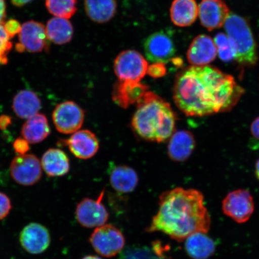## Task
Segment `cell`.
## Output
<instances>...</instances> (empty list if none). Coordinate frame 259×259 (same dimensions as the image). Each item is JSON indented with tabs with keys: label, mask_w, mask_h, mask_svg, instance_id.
<instances>
[{
	"label": "cell",
	"mask_w": 259,
	"mask_h": 259,
	"mask_svg": "<svg viewBox=\"0 0 259 259\" xmlns=\"http://www.w3.org/2000/svg\"><path fill=\"white\" fill-rule=\"evenodd\" d=\"M84 8L91 20L104 24L115 16L117 3L116 0H84Z\"/></svg>",
	"instance_id": "24"
},
{
	"label": "cell",
	"mask_w": 259,
	"mask_h": 259,
	"mask_svg": "<svg viewBox=\"0 0 259 259\" xmlns=\"http://www.w3.org/2000/svg\"><path fill=\"white\" fill-rule=\"evenodd\" d=\"M185 249L188 255L193 259H207L215 250V244L205 233L197 232L185 239Z\"/></svg>",
	"instance_id": "21"
},
{
	"label": "cell",
	"mask_w": 259,
	"mask_h": 259,
	"mask_svg": "<svg viewBox=\"0 0 259 259\" xmlns=\"http://www.w3.org/2000/svg\"><path fill=\"white\" fill-rule=\"evenodd\" d=\"M32 1H33V0H11L13 5L18 8L23 7V6L27 5Z\"/></svg>",
	"instance_id": "37"
},
{
	"label": "cell",
	"mask_w": 259,
	"mask_h": 259,
	"mask_svg": "<svg viewBox=\"0 0 259 259\" xmlns=\"http://www.w3.org/2000/svg\"><path fill=\"white\" fill-rule=\"evenodd\" d=\"M85 117L83 110L72 101L60 103L55 108L53 119L57 131L63 134H72L82 127Z\"/></svg>",
	"instance_id": "9"
},
{
	"label": "cell",
	"mask_w": 259,
	"mask_h": 259,
	"mask_svg": "<svg viewBox=\"0 0 259 259\" xmlns=\"http://www.w3.org/2000/svg\"><path fill=\"white\" fill-rule=\"evenodd\" d=\"M45 27L48 40L55 44H66L72 39L73 27L68 19L54 17L48 21Z\"/></svg>",
	"instance_id": "26"
},
{
	"label": "cell",
	"mask_w": 259,
	"mask_h": 259,
	"mask_svg": "<svg viewBox=\"0 0 259 259\" xmlns=\"http://www.w3.org/2000/svg\"><path fill=\"white\" fill-rule=\"evenodd\" d=\"M148 87L141 82H122L119 81L113 89L112 99L116 105L127 108L140 101L148 92Z\"/></svg>",
	"instance_id": "18"
},
{
	"label": "cell",
	"mask_w": 259,
	"mask_h": 259,
	"mask_svg": "<svg viewBox=\"0 0 259 259\" xmlns=\"http://www.w3.org/2000/svg\"><path fill=\"white\" fill-rule=\"evenodd\" d=\"M12 209V203L9 197L5 193L0 192V220L7 217Z\"/></svg>",
	"instance_id": "32"
},
{
	"label": "cell",
	"mask_w": 259,
	"mask_h": 259,
	"mask_svg": "<svg viewBox=\"0 0 259 259\" xmlns=\"http://www.w3.org/2000/svg\"><path fill=\"white\" fill-rule=\"evenodd\" d=\"M166 68L165 64L162 63H153L148 66L147 73L154 78H159L166 73Z\"/></svg>",
	"instance_id": "30"
},
{
	"label": "cell",
	"mask_w": 259,
	"mask_h": 259,
	"mask_svg": "<svg viewBox=\"0 0 259 259\" xmlns=\"http://www.w3.org/2000/svg\"><path fill=\"white\" fill-rule=\"evenodd\" d=\"M10 169L13 179L22 186L34 185L41 177V165L34 155H18L12 160Z\"/></svg>",
	"instance_id": "10"
},
{
	"label": "cell",
	"mask_w": 259,
	"mask_h": 259,
	"mask_svg": "<svg viewBox=\"0 0 259 259\" xmlns=\"http://www.w3.org/2000/svg\"><path fill=\"white\" fill-rule=\"evenodd\" d=\"M109 180L113 189L122 194L134 192L139 182L137 171L127 166L113 167L110 171Z\"/></svg>",
	"instance_id": "19"
},
{
	"label": "cell",
	"mask_w": 259,
	"mask_h": 259,
	"mask_svg": "<svg viewBox=\"0 0 259 259\" xmlns=\"http://www.w3.org/2000/svg\"><path fill=\"white\" fill-rule=\"evenodd\" d=\"M223 212L238 223L247 222L254 210L253 199L246 190H237L229 193L223 200Z\"/></svg>",
	"instance_id": "8"
},
{
	"label": "cell",
	"mask_w": 259,
	"mask_h": 259,
	"mask_svg": "<svg viewBox=\"0 0 259 259\" xmlns=\"http://www.w3.org/2000/svg\"><path fill=\"white\" fill-rule=\"evenodd\" d=\"M4 27L9 37L12 39L16 35L19 34L21 30L22 25L16 19H12L5 21Z\"/></svg>",
	"instance_id": "31"
},
{
	"label": "cell",
	"mask_w": 259,
	"mask_h": 259,
	"mask_svg": "<svg viewBox=\"0 0 259 259\" xmlns=\"http://www.w3.org/2000/svg\"><path fill=\"white\" fill-rule=\"evenodd\" d=\"M229 15L228 6L221 0H202L198 7L200 23L210 31L225 25Z\"/></svg>",
	"instance_id": "14"
},
{
	"label": "cell",
	"mask_w": 259,
	"mask_h": 259,
	"mask_svg": "<svg viewBox=\"0 0 259 259\" xmlns=\"http://www.w3.org/2000/svg\"><path fill=\"white\" fill-rule=\"evenodd\" d=\"M12 119L8 115H2L0 116V129L5 130L11 124Z\"/></svg>",
	"instance_id": "35"
},
{
	"label": "cell",
	"mask_w": 259,
	"mask_h": 259,
	"mask_svg": "<svg viewBox=\"0 0 259 259\" xmlns=\"http://www.w3.org/2000/svg\"><path fill=\"white\" fill-rule=\"evenodd\" d=\"M104 192L99 198H85L77 204L76 218L81 226L87 228H98L104 225L109 218V213L102 203Z\"/></svg>",
	"instance_id": "12"
},
{
	"label": "cell",
	"mask_w": 259,
	"mask_h": 259,
	"mask_svg": "<svg viewBox=\"0 0 259 259\" xmlns=\"http://www.w3.org/2000/svg\"><path fill=\"white\" fill-rule=\"evenodd\" d=\"M148 67L147 60L135 50L121 52L113 64L116 76L122 82H141L147 73Z\"/></svg>",
	"instance_id": "5"
},
{
	"label": "cell",
	"mask_w": 259,
	"mask_h": 259,
	"mask_svg": "<svg viewBox=\"0 0 259 259\" xmlns=\"http://www.w3.org/2000/svg\"><path fill=\"white\" fill-rule=\"evenodd\" d=\"M14 148L16 153L19 154H25L30 150L28 142L24 138H18L14 144Z\"/></svg>",
	"instance_id": "33"
},
{
	"label": "cell",
	"mask_w": 259,
	"mask_h": 259,
	"mask_svg": "<svg viewBox=\"0 0 259 259\" xmlns=\"http://www.w3.org/2000/svg\"><path fill=\"white\" fill-rule=\"evenodd\" d=\"M214 41L219 56L226 63L235 60L236 47L234 40L228 35L220 32L214 38Z\"/></svg>",
	"instance_id": "28"
},
{
	"label": "cell",
	"mask_w": 259,
	"mask_h": 259,
	"mask_svg": "<svg viewBox=\"0 0 259 259\" xmlns=\"http://www.w3.org/2000/svg\"><path fill=\"white\" fill-rule=\"evenodd\" d=\"M41 165L47 176L51 177L64 176L70 170L69 158L59 149H50L41 158Z\"/></svg>",
	"instance_id": "22"
},
{
	"label": "cell",
	"mask_w": 259,
	"mask_h": 259,
	"mask_svg": "<svg viewBox=\"0 0 259 259\" xmlns=\"http://www.w3.org/2000/svg\"><path fill=\"white\" fill-rule=\"evenodd\" d=\"M244 93L234 77L208 65L183 70L178 74L174 87L177 106L191 116L229 111Z\"/></svg>",
	"instance_id": "1"
},
{
	"label": "cell",
	"mask_w": 259,
	"mask_h": 259,
	"mask_svg": "<svg viewBox=\"0 0 259 259\" xmlns=\"http://www.w3.org/2000/svg\"><path fill=\"white\" fill-rule=\"evenodd\" d=\"M6 18V0H0V23H5Z\"/></svg>",
	"instance_id": "36"
},
{
	"label": "cell",
	"mask_w": 259,
	"mask_h": 259,
	"mask_svg": "<svg viewBox=\"0 0 259 259\" xmlns=\"http://www.w3.org/2000/svg\"><path fill=\"white\" fill-rule=\"evenodd\" d=\"M11 40L5 30L4 23H0V66L8 62V56L13 47Z\"/></svg>",
	"instance_id": "29"
},
{
	"label": "cell",
	"mask_w": 259,
	"mask_h": 259,
	"mask_svg": "<svg viewBox=\"0 0 259 259\" xmlns=\"http://www.w3.org/2000/svg\"><path fill=\"white\" fill-rule=\"evenodd\" d=\"M67 144L74 156L83 160L93 157L99 149L98 139L88 130L74 133L67 141Z\"/></svg>",
	"instance_id": "16"
},
{
	"label": "cell",
	"mask_w": 259,
	"mask_h": 259,
	"mask_svg": "<svg viewBox=\"0 0 259 259\" xmlns=\"http://www.w3.org/2000/svg\"><path fill=\"white\" fill-rule=\"evenodd\" d=\"M218 50L214 41L207 35H199L190 45L187 57L194 66H206L215 59Z\"/></svg>",
	"instance_id": "15"
},
{
	"label": "cell",
	"mask_w": 259,
	"mask_h": 259,
	"mask_svg": "<svg viewBox=\"0 0 259 259\" xmlns=\"http://www.w3.org/2000/svg\"><path fill=\"white\" fill-rule=\"evenodd\" d=\"M19 35V43L16 45V51L19 53L28 52L40 53L48 52L50 41L48 40L46 27L41 22L30 21L22 25Z\"/></svg>",
	"instance_id": "7"
},
{
	"label": "cell",
	"mask_w": 259,
	"mask_h": 259,
	"mask_svg": "<svg viewBox=\"0 0 259 259\" xmlns=\"http://www.w3.org/2000/svg\"><path fill=\"white\" fill-rule=\"evenodd\" d=\"M132 125L144 140L162 142L175 132L176 116L169 103L151 92H147L137 103Z\"/></svg>",
	"instance_id": "3"
},
{
	"label": "cell",
	"mask_w": 259,
	"mask_h": 259,
	"mask_svg": "<svg viewBox=\"0 0 259 259\" xmlns=\"http://www.w3.org/2000/svg\"><path fill=\"white\" fill-rule=\"evenodd\" d=\"M146 57L152 63H166L174 57L176 48L171 35L167 32H155L144 41Z\"/></svg>",
	"instance_id": "11"
},
{
	"label": "cell",
	"mask_w": 259,
	"mask_h": 259,
	"mask_svg": "<svg viewBox=\"0 0 259 259\" xmlns=\"http://www.w3.org/2000/svg\"><path fill=\"white\" fill-rule=\"evenodd\" d=\"M82 259H102L99 257L96 256V255H89L87 256L84 257Z\"/></svg>",
	"instance_id": "38"
},
{
	"label": "cell",
	"mask_w": 259,
	"mask_h": 259,
	"mask_svg": "<svg viewBox=\"0 0 259 259\" xmlns=\"http://www.w3.org/2000/svg\"><path fill=\"white\" fill-rule=\"evenodd\" d=\"M170 15L171 22L180 27L194 23L198 16V6L195 0H174L171 3Z\"/></svg>",
	"instance_id": "20"
},
{
	"label": "cell",
	"mask_w": 259,
	"mask_h": 259,
	"mask_svg": "<svg viewBox=\"0 0 259 259\" xmlns=\"http://www.w3.org/2000/svg\"><path fill=\"white\" fill-rule=\"evenodd\" d=\"M89 241L97 253L106 257L115 256L125 245L124 235L120 230L112 225L97 228Z\"/></svg>",
	"instance_id": "6"
},
{
	"label": "cell",
	"mask_w": 259,
	"mask_h": 259,
	"mask_svg": "<svg viewBox=\"0 0 259 259\" xmlns=\"http://www.w3.org/2000/svg\"><path fill=\"white\" fill-rule=\"evenodd\" d=\"M51 133L48 119L44 114L36 115L28 118L22 128V137L29 144H37L46 139Z\"/></svg>",
	"instance_id": "25"
},
{
	"label": "cell",
	"mask_w": 259,
	"mask_h": 259,
	"mask_svg": "<svg viewBox=\"0 0 259 259\" xmlns=\"http://www.w3.org/2000/svg\"><path fill=\"white\" fill-rule=\"evenodd\" d=\"M195 146V139L192 133L181 130L175 132L169 138L168 155L175 161H184L192 155Z\"/></svg>",
	"instance_id": "17"
},
{
	"label": "cell",
	"mask_w": 259,
	"mask_h": 259,
	"mask_svg": "<svg viewBox=\"0 0 259 259\" xmlns=\"http://www.w3.org/2000/svg\"><path fill=\"white\" fill-rule=\"evenodd\" d=\"M251 132L253 137L259 140V116L254 119L251 125Z\"/></svg>",
	"instance_id": "34"
},
{
	"label": "cell",
	"mask_w": 259,
	"mask_h": 259,
	"mask_svg": "<svg viewBox=\"0 0 259 259\" xmlns=\"http://www.w3.org/2000/svg\"><path fill=\"white\" fill-rule=\"evenodd\" d=\"M159 208L147 231L161 232L178 242L197 232L209 231L210 219L202 193L177 187L162 193Z\"/></svg>",
	"instance_id": "2"
},
{
	"label": "cell",
	"mask_w": 259,
	"mask_h": 259,
	"mask_svg": "<svg viewBox=\"0 0 259 259\" xmlns=\"http://www.w3.org/2000/svg\"><path fill=\"white\" fill-rule=\"evenodd\" d=\"M45 4L55 17L69 19L77 11V0H46Z\"/></svg>",
	"instance_id": "27"
},
{
	"label": "cell",
	"mask_w": 259,
	"mask_h": 259,
	"mask_svg": "<svg viewBox=\"0 0 259 259\" xmlns=\"http://www.w3.org/2000/svg\"><path fill=\"white\" fill-rule=\"evenodd\" d=\"M255 174L259 179V160H257L256 164H255Z\"/></svg>",
	"instance_id": "39"
},
{
	"label": "cell",
	"mask_w": 259,
	"mask_h": 259,
	"mask_svg": "<svg viewBox=\"0 0 259 259\" xmlns=\"http://www.w3.org/2000/svg\"><path fill=\"white\" fill-rule=\"evenodd\" d=\"M20 244L31 254L43 253L50 247L51 236L46 227L37 223H31L24 227L19 235Z\"/></svg>",
	"instance_id": "13"
},
{
	"label": "cell",
	"mask_w": 259,
	"mask_h": 259,
	"mask_svg": "<svg viewBox=\"0 0 259 259\" xmlns=\"http://www.w3.org/2000/svg\"><path fill=\"white\" fill-rule=\"evenodd\" d=\"M12 108L15 114L22 119H28L38 113L41 108L38 97L30 90H22L13 100Z\"/></svg>",
	"instance_id": "23"
},
{
	"label": "cell",
	"mask_w": 259,
	"mask_h": 259,
	"mask_svg": "<svg viewBox=\"0 0 259 259\" xmlns=\"http://www.w3.org/2000/svg\"><path fill=\"white\" fill-rule=\"evenodd\" d=\"M227 35L235 41V60L241 67H251L258 60L256 44L247 19L236 14H230L225 22Z\"/></svg>",
	"instance_id": "4"
}]
</instances>
